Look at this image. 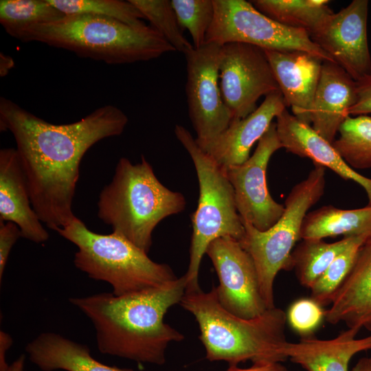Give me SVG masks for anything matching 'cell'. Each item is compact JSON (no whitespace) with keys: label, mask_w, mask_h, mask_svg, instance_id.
<instances>
[{"label":"cell","mask_w":371,"mask_h":371,"mask_svg":"<svg viewBox=\"0 0 371 371\" xmlns=\"http://www.w3.org/2000/svg\"><path fill=\"white\" fill-rule=\"evenodd\" d=\"M56 232L78 247L76 267L93 280L108 282L115 295L159 287L177 278L169 265L154 262L124 238L93 232L78 217Z\"/></svg>","instance_id":"8992f818"},{"label":"cell","mask_w":371,"mask_h":371,"mask_svg":"<svg viewBox=\"0 0 371 371\" xmlns=\"http://www.w3.org/2000/svg\"><path fill=\"white\" fill-rule=\"evenodd\" d=\"M276 129L282 148L301 157L311 159L314 164L328 168L345 180H351L366 191L371 206V179L350 167L333 144L318 134L310 124L284 109L276 117Z\"/></svg>","instance_id":"e0dca14e"},{"label":"cell","mask_w":371,"mask_h":371,"mask_svg":"<svg viewBox=\"0 0 371 371\" xmlns=\"http://www.w3.org/2000/svg\"><path fill=\"white\" fill-rule=\"evenodd\" d=\"M14 66V61L12 57L3 53L0 54V76L1 77L8 75Z\"/></svg>","instance_id":"8d00e7d4"},{"label":"cell","mask_w":371,"mask_h":371,"mask_svg":"<svg viewBox=\"0 0 371 371\" xmlns=\"http://www.w3.org/2000/svg\"><path fill=\"white\" fill-rule=\"evenodd\" d=\"M174 132L190 156L198 177L199 196L191 216L192 235L186 278L187 291L200 290L198 277L201 262L208 245L224 236L240 241L245 227L238 212L232 186L221 167L197 144L195 138L183 126L177 124Z\"/></svg>","instance_id":"52a82bcc"},{"label":"cell","mask_w":371,"mask_h":371,"mask_svg":"<svg viewBox=\"0 0 371 371\" xmlns=\"http://www.w3.org/2000/svg\"><path fill=\"white\" fill-rule=\"evenodd\" d=\"M0 221L13 222L21 236L36 243L49 239V233L34 211L26 177L16 148L0 150Z\"/></svg>","instance_id":"ac0fdd59"},{"label":"cell","mask_w":371,"mask_h":371,"mask_svg":"<svg viewBox=\"0 0 371 371\" xmlns=\"http://www.w3.org/2000/svg\"><path fill=\"white\" fill-rule=\"evenodd\" d=\"M65 15L89 14L117 20L134 27L146 25L144 15L130 1L122 0H49Z\"/></svg>","instance_id":"83f0119b"},{"label":"cell","mask_w":371,"mask_h":371,"mask_svg":"<svg viewBox=\"0 0 371 371\" xmlns=\"http://www.w3.org/2000/svg\"><path fill=\"white\" fill-rule=\"evenodd\" d=\"M19 40L42 43L109 65L148 61L175 52L150 25L134 27L89 14L65 15L58 21L33 26Z\"/></svg>","instance_id":"277c9868"},{"label":"cell","mask_w":371,"mask_h":371,"mask_svg":"<svg viewBox=\"0 0 371 371\" xmlns=\"http://www.w3.org/2000/svg\"><path fill=\"white\" fill-rule=\"evenodd\" d=\"M337 236L371 237V206L342 210L328 205L306 214L301 227L300 240Z\"/></svg>","instance_id":"603a6c76"},{"label":"cell","mask_w":371,"mask_h":371,"mask_svg":"<svg viewBox=\"0 0 371 371\" xmlns=\"http://www.w3.org/2000/svg\"><path fill=\"white\" fill-rule=\"evenodd\" d=\"M368 0H353L328 16L311 40L356 82L371 75L367 25Z\"/></svg>","instance_id":"5bb4252c"},{"label":"cell","mask_w":371,"mask_h":371,"mask_svg":"<svg viewBox=\"0 0 371 371\" xmlns=\"http://www.w3.org/2000/svg\"><path fill=\"white\" fill-rule=\"evenodd\" d=\"M261 13L285 26L303 30L309 36L333 11L327 0H254Z\"/></svg>","instance_id":"d4e9b609"},{"label":"cell","mask_w":371,"mask_h":371,"mask_svg":"<svg viewBox=\"0 0 371 371\" xmlns=\"http://www.w3.org/2000/svg\"><path fill=\"white\" fill-rule=\"evenodd\" d=\"M219 80L223 101L234 119L247 117L257 109L261 96L280 91L265 50L246 43L221 46Z\"/></svg>","instance_id":"30bf717a"},{"label":"cell","mask_w":371,"mask_h":371,"mask_svg":"<svg viewBox=\"0 0 371 371\" xmlns=\"http://www.w3.org/2000/svg\"><path fill=\"white\" fill-rule=\"evenodd\" d=\"M220 48L218 45L205 43L199 49L192 48L184 54L188 115L197 142L214 139L234 119L223 101L220 88Z\"/></svg>","instance_id":"8fae6325"},{"label":"cell","mask_w":371,"mask_h":371,"mask_svg":"<svg viewBox=\"0 0 371 371\" xmlns=\"http://www.w3.org/2000/svg\"><path fill=\"white\" fill-rule=\"evenodd\" d=\"M287 106L311 125V115L323 60L300 50L264 49Z\"/></svg>","instance_id":"2e32d148"},{"label":"cell","mask_w":371,"mask_h":371,"mask_svg":"<svg viewBox=\"0 0 371 371\" xmlns=\"http://www.w3.org/2000/svg\"><path fill=\"white\" fill-rule=\"evenodd\" d=\"M357 98V82L336 63L324 60L311 115L312 128L333 144Z\"/></svg>","instance_id":"d6986e66"},{"label":"cell","mask_w":371,"mask_h":371,"mask_svg":"<svg viewBox=\"0 0 371 371\" xmlns=\"http://www.w3.org/2000/svg\"><path fill=\"white\" fill-rule=\"evenodd\" d=\"M331 324L371 332V237L360 247L354 265L325 313Z\"/></svg>","instance_id":"ffe728a7"},{"label":"cell","mask_w":371,"mask_h":371,"mask_svg":"<svg viewBox=\"0 0 371 371\" xmlns=\"http://www.w3.org/2000/svg\"><path fill=\"white\" fill-rule=\"evenodd\" d=\"M171 3L181 27L189 32L194 48L203 46L214 19L213 0H171Z\"/></svg>","instance_id":"4dcf8cb0"},{"label":"cell","mask_w":371,"mask_h":371,"mask_svg":"<svg viewBox=\"0 0 371 371\" xmlns=\"http://www.w3.org/2000/svg\"><path fill=\"white\" fill-rule=\"evenodd\" d=\"M286 107L280 91L273 92L265 96L254 112L244 118L234 119L214 139L196 142L223 169L242 164L249 159L251 148L267 131L273 119Z\"/></svg>","instance_id":"9a60e30c"},{"label":"cell","mask_w":371,"mask_h":371,"mask_svg":"<svg viewBox=\"0 0 371 371\" xmlns=\"http://www.w3.org/2000/svg\"><path fill=\"white\" fill-rule=\"evenodd\" d=\"M325 313L322 306L311 298H301L291 304L286 317L295 332L302 337H308L319 326Z\"/></svg>","instance_id":"1f68e13d"},{"label":"cell","mask_w":371,"mask_h":371,"mask_svg":"<svg viewBox=\"0 0 371 371\" xmlns=\"http://www.w3.org/2000/svg\"><path fill=\"white\" fill-rule=\"evenodd\" d=\"M307 177L297 183L284 202L280 219L266 231H259L243 223L245 234L239 241L255 264L262 299L267 308L276 307L274 281L278 273L286 268L307 211L324 193L326 169L314 164Z\"/></svg>","instance_id":"ba28073f"},{"label":"cell","mask_w":371,"mask_h":371,"mask_svg":"<svg viewBox=\"0 0 371 371\" xmlns=\"http://www.w3.org/2000/svg\"><path fill=\"white\" fill-rule=\"evenodd\" d=\"M186 284L183 275L161 286L126 295L102 293L69 302L91 321L101 353L162 365L168 344L184 339L164 318L171 306L180 304Z\"/></svg>","instance_id":"7a4b0ae2"},{"label":"cell","mask_w":371,"mask_h":371,"mask_svg":"<svg viewBox=\"0 0 371 371\" xmlns=\"http://www.w3.org/2000/svg\"><path fill=\"white\" fill-rule=\"evenodd\" d=\"M350 371H371V357L360 359Z\"/></svg>","instance_id":"74e56055"},{"label":"cell","mask_w":371,"mask_h":371,"mask_svg":"<svg viewBox=\"0 0 371 371\" xmlns=\"http://www.w3.org/2000/svg\"><path fill=\"white\" fill-rule=\"evenodd\" d=\"M205 254L219 279L216 296L225 310L251 319L268 309L261 295L254 260L238 240L229 236L218 238L208 245Z\"/></svg>","instance_id":"4fadbf2b"},{"label":"cell","mask_w":371,"mask_h":371,"mask_svg":"<svg viewBox=\"0 0 371 371\" xmlns=\"http://www.w3.org/2000/svg\"><path fill=\"white\" fill-rule=\"evenodd\" d=\"M180 304L195 317L209 361H225L232 367L246 361L262 364L287 359V317L281 308H268L251 319L238 317L220 304L214 286L207 293L186 291Z\"/></svg>","instance_id":"3957f363"},{"label":"cell","mask_w":371,"mask_h":371,"mask_svg":"<svg viewBox=\"0 0 371 371\" xmlns=\"http://www.w3.org/2000/svg\"><path fill=\"white\" fill-rule=\"evenodd\" d=\"M333 146L353 169L371 168V117L348 116L341 125Z\"/></svg>","instance_id":"4316f807"},{"label":"cell","mask_w":371,"mask_h":371,"mask_svg":"<svg viewBox=\"0 0 371 371\" xmlns=\"http://www.w3.org/2000/svg\"><path fill=\"white\" fill-rule=\"evenodd\" d=\"M214 15L205 43H242L267 50H300L335 62L303 30L289 27L258 11L245 0H213Z\"/></svg>","instance_id":"9c48e42d"},{"label":"cell","mask_w":371,"mask_h":371,"mask_svg":"<svg viewBox=\"0 0 371 371\" xmlns=\"http://www.w3.org/2000/svg\"><path fill=\"white\" fill-rule=\"evenodd\" d=\"M358 237H344L330 243L323 239H303L292 251L286 270L294 269L300 283L310 289L335 258Z\"/></svg>","instance_id":"cb8c5ba5"},{"label":"cell","mask_w":371,"mask_h":371,"mask_svg":"<svg viewBox=\"0 0 371 371\" xmlns=\"http://www.w3.org/2000/svg\"><path fill=\"white\" fill-rule=\"evenodd\" d=\"M282 148L276 123L272 122L247 161L225 169L232 186L236 208L243 223L259 231L271 227L284 210V205L271 197L266 180L270 158Z\"/></svg>","instance_id":"7c38bea8"},{"label":"cell","mask_w":371,"mask_h":371,"mask_svg":"<svg viewBox=\"0 0 371 371\" xmlns=\"http://www.w3.org/2000/svg\"><path fill=\"white\" fill-rule=\"evenodd\" d=\"M128 122L120 109L108 104L75 122L55 124L0 98V130L12 134L32 207L50 229L77 218L72 203L85 154L100 140L120 135Z\"/></svg>","instance_id":"6da1fadb"},{"label":"cell","mask_w":371,"mask_h":371,"mask_svg":"<svg viewBox=\"0 0 371 371\" xmlns=\"http://www.w3.org/2000/svg\"><path fill=\"white\" fill-rule=\"evenodd\" d=\"M226 371H289L280 362L253 364L247 368H239L238 366L229 367Z\"/></svg>","instance_id":"e575fe53"},{"label":"cell","mask_w":371,"mask_h":371,"mask_svg":"<svg viewBox=\"0 0 371 371\" xmlns=\"http://www.w3.org/2000/svg\"><path fill=\"white\" fill-rule=\"evenodd\" d=\"M29 359L43 371H134L106 366L89 348L55 333H43L25 347Z\"/></svg>","instance_id":"7402d4cb"},{"label":"cell","mask_w":371,"mask_h":371,"mask_svg":"<svg viewBox=\"0 0 371 371\" xmlns=\"http://www.w3.org/2000/svg\"><path fill=\"white\" fill-rule=\"evenodd\" d=\"M22 237L19 226L13 222L0 221V280L1 281L4 270L12 247Z\"/></svg>","instance_id":"d6a6232c"},{"label":"cell","mask_w":371,"mask_h":371,"mask_svg":"<svg viewBox=\"0 0 371 371\" xmlns=\"http://www.w3.org/2000/svg\"><path fill=\"white\" fill-rule=\"evenodd\" d=\"M12 342L13 340L8 333L0 330V371H5L9 366L6 362L5 357Z\"/></svg>","instance_id":"d590c367"},{"label":"cell","mask_w":371,"mask_h":371,"mask_svg":"<svg viewBox=\"0 0 371 371\" xmlns=\"http://www.w3.org/2000/svg\"><path fill=\"white\" fill-rule=\"evenodd\" d=\"M65 16L49 0L0 1V23L8 34L18 40L27 29Z\"/></svg>","instance_id":"484cf974"},{"label":"cell","mask_w":371,"mask_h":371,"mask_svg":"<svg viewBox=\"0 0 371 371\" xmlns=\"http://www.w3.org/2000/svg\"><path fill=\"white\" fill-rule=\"evenodd\" d=\"M368 238L359 236L335 258L310 288L312 300L322 306L330 304L335 294L351 270L360 247Z\"/></svg>","instance_id":"f546056e"},{"label":"cell","mask_w":371,"mask_h":371,"mask_svg":"<svg viewBox=\"0 0 371 371\" xmlns=\"http://www.w3.org/2000/svg\"><path fill=\"white\" fill-rule=\"evenodd\" d=\"M186 206L184 196L163 185L143 155L135 164L122 157L111 181L100 193L98 216L113 233L148 254L155 227Z\"/></svg>","instance_id":"5b68a950"},{"label":"cell","mask_w":371,"mask_h":371,"mask_svg":"<svg viewBox=\"0 0 371 371\" xmlns=\"http://www.w3.org/2000/svg\"><path fill=\"white\" fill-rule=\"evenodd\" d=\"M25 356L21 355L14 361L9 365L5 371H23L25 366Z\"/></svg>","instance_id":"f35d334b"},{"label":"cell","mask_w":371,"mask_h":371,"mask_svg":"<svg viewBox=\"0 0 371 371\" xmlns=\"http://www.w3.org/2000/svg\"><path fill=\"white\" fill-rule=\"evenodd\" d=\"M157 30L175 49L185 54L193 45L183 35L170 0H130Z\"/></svg>","instance_id":"f1b7e54d"},{"label":"cell","mask_w":371,"mask_h":371,"mask_svg":"<svg viewBox=\"0 0 371 371\" xmlns=\"http://www.w3.org/2000/svg\"><path fill=\"white\" fill-rule=\"evenodd\" d=\"M359 331L348 328L330 339L311 336L296 343L287 341L284 353L306 371H348L350 361L356 354L371 349V335L357 339Z\"/></svg>","instance_id":"44dd1931"},{"label":"cell","mask_w":371,"mask_h":371,"mask_svg":"<svg viewBox=\"0 0 371 371\" xmlns=\"http://www.w3.org/2000/svg\"><path fill=\"white\" fill-rule=\"evenodd\" d=\"M368 114H371V75L357 81L356 101L348 110L350 116Z\"/></svg>","instance_id":"836d02e7"}]
</instances>
